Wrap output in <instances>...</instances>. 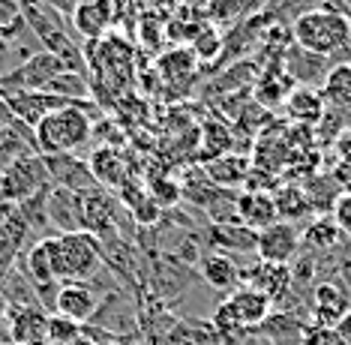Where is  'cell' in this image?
<instances>
[{"label":"cell","mask_w":351,"mask_h":345,"mask_svg":"<svg viewBox=\"0 0 351 345\" xmlns=\"http://www.w3.org/2000/svg\"><path fill=\"white\" fill-rule=\"evenodd\" d=\"M93 102H73L45 115L34 126V147L39 156H73L93 141V123L99 111Z\"/></svg>","instance_id":"6da1fadb"},{"label":"cell","mask_w":351,"mask_h":345,"mask_svg":"<svg viewBox=\"0 0 351 345\" xmlns=\"http://www.w3.org/2000/svg\"><path fill=\"white\" fill-rule=\"evenodd\" d=\"M294 45L318 58H333L351 43V21L330 6H315L303 12L291 24Z\"/></svg>","instance_id":"7a4b0ae2"},{"label":"cell","mask_w":351,"mask_h":345,"mask_svg":"<svg viewBox=\"0 0 351 345\" xmlns=\"http://www.w3.org/2000/svg\"><path fill=\"white\" fill-rule=\"evenodd\" d=\"M60 259H63V283H93V276L106 264L102 240L93 231H73L58 235Z\"/></svg>","instance_id":"3957f363"},{"label":"cell","mask_w":351,"mask_h":345,"mask_svg":"<svg viewBox=\"0 0 351 345\" xmlns=\"http://www.w3.org/2000/svg\"><path fill=\"white\" fill-rule=\"evenodd\" d=\"M51 187L49 178V165H45V156L39 154H25L15 163H10L0 171V198L12 204H25L27 198L39 195L43 189Z\"/></svg>","instance_id":"277c9868"},{"label":"cell","mask_w":351,"mask_h":345,"mask_svg":"<svg viewBox=\"0 0 351 345\" xmlns=\"http://www.w3.org/2000/svg\"><path fill=\"white\" fill-rule=\"evenodd\" d=\"M60 72H66V63L43 48V51L30 54L25 63H19V67L10 69L3 78H0V93H6V91H45Z\"/></svg>","instance_id":"5b68a950"},{"label":"cell","mask_w":351,"mask_h":345,"mask_svg":"<svg viewBox=\"0 0 351 345\" xmlns=\"http://www.w3.org/2000/svg\"><path fill=\"white\" fill-rule=\"evenodd\" d=\"M300 228L294 222H274L255 237V259L270 264H291L300 259Z\"/></svg>","instance_id":"8992f818"},{"label":"cell","mask_w":351,"mask_h":345,"mask_svg":"<svg viewBox=\"0 0 351 345\" xmlns=\"http://www.w3.org/2000/svg\"><path fill=\"white\" fill-rule=\"evenodd\" d=\"M0 99L10 106L15 120L25 123L27 130H34L39 120L45 115H51V111L73 106L69 99H60V96H54L49 91H6V93H0Z\"/></svg>","instance_id":"52a82bcc"},{"label":"cell","mask_w":351,"mask_h":345,"mask_svg":"<svg viewBox=\"0 0 351 345\" xmlns=\"http://www.w3.org/2000/svg\"><path fill=\"white\" fill-rule=\"evenodd\" d=\"M102 300V292H97L90 283H63L54 298V316H63L75 324H90V318L97 316Z\"/></svg>","instance_id":"ba28073f"},{"label":"cell","mask_w":351,"mask_h":345,"mask_svg":"<svg viewBox=\"0 0 351 345\" xmlns=\"http://www.w3.org/2000/svg\"><path fill=\"white\" fill-rule=\"evenodd\" d=\"M243 285L255 288V292L267 294L274 300V307H279L294 288V274L291 264H270V261H258L255 259L252 267L243 270Z\"/></svg>","instance_id":"9c48e42d"},{"label":"cell","mask_w":351,"mask_h":345,"mask_svg":"<svg viewBox=\"0 0 351 345\" xmlns=\"http://www.w3.org/2000/svg\"><path fill=\"white\" fill-rule=\"evenodd\" d=\"M45 165H49L51 187L69 189V192H75V195L99 189V183L90 171V163H87V159H78L75 154L73 156H45Z\"/></svg>","instance_id":"30bf717a"},{"label":"cell","mask_w":351,"mask_h":345,"mask_svg":"<svg viewBox=\"0 0 351 345\" xmlns=\"http://www.w3.org/2000/svg\"><path fill=\"white\" fill-rule=\"evenodd\" d=\"M45 216L54 235H73V231H84V216H82V195L60 187L49 189L45 198Z\"/></svg>","instance_id":"8fae6325"},{"label":"cell","mask_w":351,"mask_h":345,"mask_svg":"<svg viewBox=\"0 0 351 345\" xmlns=\"http://www.w3.org/2000/svg\"><path fill=\"white\" fill-rule=\"evenodd\" d=\"M237 222L246 226L250 231H265L267 226L279 222L276 213V202H274V192L267 189H243L237 192Z\"/></svg>","instance_id":"7c38bea8"},{"label":"cell","mask_w":351,"mask_h":345,"mask_svg":"<svg viewBox=\"0 0 351 345\" xmlns=\"http://www.w3.org/2000/svg\"><path fill=\"white\" fill-rule=\"evenodd\" d=\"M348 312H351L348 294L337 283H318L313 288V300H309V322L313 324L337 327Z\"/></svg>","instance_id":"4fadbf2b"},{"label":"cell","mask_w":351,"mask_h":345,"mask_svg":"<svg viewBox=\"0 0 351 345\" xmlns=\"http://www.w3.org/2000/svg\"><path fill=\"white\" fill-rule=\"evenodd\" d=\"M117 12H114V0H90V3H82L69 12V24L82 34L87 43H97L111 30Z\"/></svg>","instance_id":"5bb4252c"},{"label":"cell","mask_w":351,"mask_h":345,"mask_svg":"<svg viewBox=\"0 0 351 345\" xmlns=\"http://www.w3.org/2000/svg\"><path fill=\"white\" fill-rule=\"evenodd\" d=\"M202 171L217 189H237L246 187V178L252 171V159L246 154H226L210 159V163H202Z\"/></svg>","instance_id":"9a60e30c"},{"label":"cell","mask_w":351,"mask_h":345,"mask_svg":"<svg viewBox=\"0 0 351 345\" xmlns=\"http://www.w3.org/2000/svg\"><path fill=\"white\" fill-rule=\"evenodd\" d=\"M228 303L234 307V312H237V318L243 322V327L246 331H258L261 324L267 322L270 316H274V300L267 298V294H261V292H255V288H250V285H241L237 292H231L228 294Z\"/></svg>","instance_id":"2e32d148"},{"label":"cell","mask_w":351,"mask_h":345,"mask_svg":"<svg viewBox=\"0 0 351 345\" xmlns=\"http://www.w3.org/2000/svg\"><path fill=\"white\" fill-rule=\"evenodd\" d=\"M198 270H202V279L210 288H217V292H237L243 283V270L241 264H237L231 255L226 252H207L202 255V264H198Z\"/></svg>","instance_id":"e0dca14e"},{"label":"cell","mask_w":351,"mask_h":345,"mask_svg":"<svg viewBox=\"0 0 351 345\" xmlns=\"http://www.w3.org/2000/svg\"><path fill=\"white\" fill-rule=\"evenodd\" d=\"M285 115L289 120H294L298 126H318L322 123V117L327 115V99L322 91H315V87H294L291 96L285 99Z\"/></svg>","instance_id":"ac0fdd59"},{"label":"cell","mask_w":351,"mask_h":345,"mask_svg":"<svg viewBox=\"0 0 351 345\" xmlns=\"http://www.w3.org/2000/svg\"><path fill=\"white\" fill-rule=\"evenodd\" d=\"M298 87V82L289 75V69L282 63L265 69L258 75V82L252 84V93H255V106H265V108H276V106H285V99L291 96V91Z\"/></svg>","instance_id":"d6986e66"},{"label":"cell","mask_w":351,"mask_h":345,"mask_svg":"<svg viewBox=\"0 0 351 345\" xmlns=\"http://www.w3.org/2000/svg\"><path fill=\"white\" fill-rule=\"evenodd\" d=\"M10 340L15 345H43L49 342V316L43 309H6Z\"/></svg>","instance_id":"ffe728a7"},{"label":"cell","mask_w":351,"mask_h":345,"mask_svg":"<svg viewBox=\"0 0 351 345\" xmlns=\"http://www.w3.org/2000/svg\"><path fill=\"white\" fill-rule=\"evenodd\" d=\"M303 331H306V318L303 316L274 309V316H270L255 333H258L267 345H303Z\"/></svg>","instance_id":"44dd1931"},{"label":"cell","mask_w":351,"mask_h":345,"mask_svg":"<svg viewBox=\"0 0 351 345\" xmlns=\"http://www.w3.org/2000/svg\"><path fill=\"white\" fill-rule=\"evenodd\" d=\"M255 231L241 222H213L207 228V240L213 243V252H252L255 255Z\"/></svg>","instance_id":"7402d4cb"},{"label":"cell","mask_w":351,"mask_h":345,"mask_svg":"<svg viewBox=\"0 0 351 345\" xmlns=\"http://www.w3.org/2000/svg\"><path fill=\"white\" fill-rule=\"evenodd\" d=\"M90 171H93V178H97L99 187H111V189H121L126 180V163H123V156H121V150L117 147H106V144H99L97 150L90 154Z\"/></svg>","instance_id":"603a6c76"},{"label":"cell","mask_w":351,"mask_h":345,"mask_svg":"<svg viewBox=\"0 0 351 345\" xmlns=\"http://www.w3.org/2000/svg\"><path fill=\"white\" fill-rule=\"evenodd\" d=\"M195 69H198V58L193 54V48H186V45L171 48L169 54L159 58V78H162L165 84L195 82Z\"/></svg>","instance_id":"cb8c5ba5"},{"label":"cell","mask_w":351,"mask_h":345,"mask_svg":"<svg viewBox=\"0 0 351 345\" xmlns=\"http://www.w3.org/2000/svg\"><path fill=\"white\" fill-rule=\"evenodd\" d=\"M324 99H327V108L333 111H351V60L348 63H339L327 72L324 78V87H322Z\"/></svg>","instance_id":"d4e9b609"},{"label":"cell","mask_w":351,"mask_h":345,"mask_svg":"<svg viewBox=\"0 0 351 345\" xmlns=\"http://www.w3.org/2000/svg\"><path fill=\"white\" fill-rule=\"evenodd\" d=\"M342 231L337 228V222L330 219V216H318V219H313L306 228L300 231V243L306 246V250L313 252H330L337 250V246L342 243Z\"/></svg>","instance_id":"484cf974"},{"label":"cell","mask_w":351,"mask_h":345,"mask_svg":"<svg viewBox=\"0 0 351 345\" xmlns=\"http://www.w3.org/2000/svg\"><path fill=\"white\" fill-rule=\"evenodd\" d=\"M25 154H36L34 130H27V126H0V171Z\"/></svg>","instance_id":"4316f807"},{"label":"cell","mask_w":351,"mask_h":345,"mask_svg":"<svg viewBox=\"0 0 351 345\" xmlns=\"http://www.w3.org/2000/svg\"><path fill=\"white\" fill-rule=\"evenodd\" d=\"M255 0H204V19L213 27H234L252 12Z\"/></svg>","instance_id":"83f0119b"},{"label":"cell","mask_w":351,"mask_h":345,"mask_svg":"<svg viewBox=\"0 0 351 345\" xmlns=\"http://www.w3.org/2000/svg\"><path fill=\"white\" fill-rule=\"evenodd\" d=\"M274 202H276V213H279L282 222H298L313 211L306 192H303L300 187H279L274 192Z\"/></svg>","instance_id":"f1b7e54d"},{"label":"cell","mask_w":351,"mask_h":345,"mask_svg":"<svg viewBox=\"0 0 351 345\" xmlns=\"http://www.w3.org/2000/svg\"><path fill=\"white\" fill-rule=\"evenodd\" d=\"M45 91L60 96V99H69V102H87L90 99V84H87L84 72H73V69L60 72Z\"/></svg>","instance_id":"f546056e"},{"label":"cell","mask_w":351,"mask_h":345,"mask_svg":"<svg viewBox=\"0 0 351 345\" xmlns=\"http://www.w3.org/2000/svg\"><path fill=\"white\" fill-rule=\"evenodd\" d=\"M222 45H226V36H222V30L213 27V24L207 21L204 27L195 34V39H193V45H189V48H193V54L198 58V63H207V60L219 58Z\"/></svg>","instance_id":"4dcf8cb0"},{"label":"cell","mask_w":351,"mask_h":345,"mask_svg":"<svg viewBox=\"0 0 351 345\" xmlns=\"http://www.w3.org/2000/svg\"><path fill=\"white\" fill-rule=\"evenodd\" d=\"M147 195L154 198L159 207H174L183 198V183L174 178H154L147 183Z\"/></svg>","instance_id":"1f68e13d"},{"label":"cell","mask_w":351,"mask_h":345,"mask_svg":"<svg viewBox=\"0 0 351 345\" xmlns=\"http://www.w3.org/2000/svg\"><path fill=\"white\" fill-rule=\"evenodd\" d=\"M84 333V324H75L63 316H49V345H69Z\"/></svg>","instance_id":"d6a6232c"},{"label":"cell","mask_w":351,"mask_h":345,"mask_svg":"<svg viewBox=\"0 0 351 345\" xmlns=\"http://www.w3.org/2000/svg\"><path fill=\"white\" fill-rule=\"evenodd\" d=\"M303 345H346V342H342V336L337 333V327H322V324L306 322Z\"/></svg>","instance_id":"836d02e7"},{"label":"cell","mask_w":351,"mask_h":345,"mask_svg":"<svg viewBox=\"0 0 351 345\" xmlns=\"http://www.w3.org/2000/svg\"><path fill=\"white\" fill-rule=\"evenodd\" d=\"M330 219L337 222L342 235H351V192H339L337 202L330 207Z\"/></svg>","instance_id":"e575fe53"},{"label":"cell","mask_w":351,"mask_h":345,"mask_svg":"<svg viewBox=\"0 0 351 345\" xmlns=\"http://www.w3.org/2000/svg\"><path fill=\"white\" fill-rule=\"evenodd\" d=\"M337 154H339V165H351V132L337 135Z\"/></svg>","instance_id":"d590c367"},{"label":"cell","mask_w":351,"mask_h":345,"mask_svg":"<svg viewBox=\"0 0 351 345\" xmlns=\"http://www.w3.org/2000/svg\"><path fill=\"white\" fill-rule=\"evenodd\" d=\"M337 333L342 336V342L351 345V312H348V316H346V318H342V322L337 324Z\"/></svg>","instance_id":"8d00e7d4"},{"label":"cell","mask_w":351,"mask_h":345,"mask_svg":"<svg viewBox=\"0 0 351 345\" xmlns=\"http://www.w3.org/2000/svg\"><path fill=\"white\" fill-rule=\"evenodd\" d=\"M141 3H145L150 12H159V10H171L174 0H141Z\"/></svg>","instance_id":"74e56055"},{"label":"cell","mask_w":351,"mask_h":345,"mask_svg":"<svg viewBox=\"0 0 351 345\" xmlns=\"http://www.w3.org/2000/svg\"><path fill=\"white\" fill-rule=\"evenodd\" d=\"M69 345H99V342H97V340H93V336H90V333H87V331H84L82 336H75V340H73V342H69Z\"/></svg>","instance_id":"f35d334b"},{"label":"cell","mask_w":351,"mask_h":345,"mask_svg":"<svg viewBox=\"0 0 351 345\" xmlns=\"http://www.w3.org/2000/svg\"><path fill=\"white\" fill-rule=\"evenodd\" d=\"M82 3H90V0H63V6H66L69 12H73L75 6H82Z\"/></svg>","instance_id":"ab89813d"},{"label":"cell","mask_w":351,"mask_h":345,"mask_svg":"<svg viewBox=\"0 0 351 345\" xmlns=\"http://www.w3.org/2000/svg\"><path fill=\"white\" fill-rule=\"evenodd\" d=\"M243 345H267V342H265V340H261V336H258V333H252V336H250V340H246Z\"/></svg>","instance_id":"60d3db41"},{"label":"cell","mask_w":351,"mask_h":345,"mask_svg":"<svg viewBox=\"0 0 351 345\" xmlns=\"http://www.w3.org/2000/svg\"><path fill=\"white\" fill-rule=\"evenodd\" d=\"M99 345H130V342H121V340H102Z\"/></svg>","instance_id":"b9f144b4"}]
</instances>
